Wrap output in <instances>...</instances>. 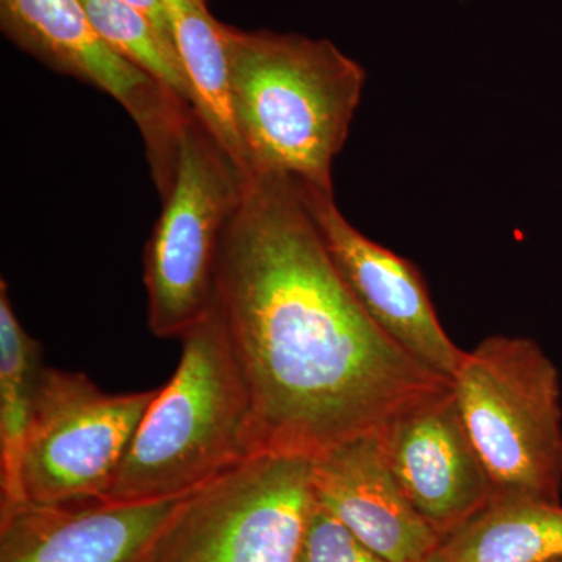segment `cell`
Segmentation results:
<instances>
[{
    "label": "cell",
    "mask_w": 562,
    "mask_h": 562,
    "mask_svg": "<svg viewBox=\"0 0 562 562\" xmlns=\"http://www.w3.org/2000/svg\"><path fill=\"white\" fill-rule=\"evenodd\" d=\"M0 27L36 60L120 102L138 125L155 183L165 192L194 109L111 49L80 0H0Z\"/></svg>",
    "instance_id": "obj_8"
},
{
    "label": "cell",
    "mask_w": 562,
    "mask_h": 562,
    "mask_svg": "<svg viewBox=\"0 0 562 562\" xmlns=\"http://www.w3.org/2000/svg\"><path fill=\"white\" fill-rule=\"evenodd\" d=\"M380 438L406 497L441 538L494 497L453 387L398 414Z\"/></svg>",
    "instance_id": "obj_10"
},
{
    "label": "cell",
    "mask_w": 562,
    "mask_h": 562,
    "mask_svg": "<svg viewBox=\"0 0 562 562\" xmlns=\"http://www.w3.org/2000/svg\"><path fill=\"white\" fill-rule=\"evenodd\" d=\"M561 558V503L492 497L468 522L443 536L427 562H550Z\"/></svg>",
    "instance_id": "obj_13"
},
{
    "label": "cell",
    "mask_w": 562,
    "mask_h": 562,
    "mask_svg": "<svg viewBox=\"0 0 562 562\" xmlns=\"http://www.w3.org/2000/svg\"><path fill=\"white\" fill-rule=\"evenodd\" d=\"M224 36L244 171L333 191V162L360 105L364 68L328 40L228 24Z\"/></svg>",
    "instance_id": "obj_2"
},
{
    "label": "cell",
    "mask_w": 562,
    "mask_h": 562,
    "mask_svg": "<svg viewBox=\"0 0 562 562\" xmlns=\"http://www.w3.org/2000/svg\"><path fill=\"white\" fill-rule=\"evenodd\" d=\"M297 188L328 257L361 308L417 361L452 380L465 351L442 327L419 269L357 231L336 205L335 192Z\"/></svg>",
    "instance_id": "obj_9"
},
{
    "label": "cell",
    "mask_w": 562,
    "mask_h": 562,
    "mask_svg": "<svg viewBox=\"0 0 562 562\" xmlns=\"http://www.w3.org/2000/svg\"><path fill=\"white\" fill-rule=\"evenodd\" d=\"M550 562H562V558H561V560H554V561H550Z\"/></svg>",
    "instance_id": "obj_19"
},
{
    "label": "cell",
    "mask_w": 562,
    "mask_h": 562,
    "mask_svg": "<svg viewBox=\"0 0 562 562\" xmlns=\"http://www.w3.org/2000/svg\"><path fill=\"white\" fill-rule=\"evenodd\" d=\"M452 387L494 497L561 503V375L541 346L491 336L465 351Z\"/></svg>",
    "instance_id": "obj_4"
},
{
    "label": "cell",
    "mask_w": 562,
    "mask_h": 562,
    "mask_svg": "<svg viewBox=\"0 0 562 562\" xmlns=\"http://www.w3.org/2000/svg\"><path fill=\"white\" fill-rule=\"evenodd\" d=\"M297 562H391L322 508L314 498Z\"/></svg>",
    "instance_id": "obj_17"
},
{
    "label": "cell",
    "mask_w": 562,
    "mask_h": 562,
    "mask_svg": "<svg viewBox=\"0 0 562 562\" xmlns=\"http://www.w3.org/2000/svg\"><path fill=\"white\" fill-rule=\"evenodd\" d=\"M155 394H110L87 373L46 366L22 450L21 502L105 497Z\"/></svg>",
    "instance_id": "obj_7"
},
{
    "label": "cell",
    "mask_w": 562,
    "mask_h": 562,
    "mask_svg": "<svg viewBox=\"0 0 562 562\" xmlns=\"http://www.w3.org/2000/svg\"><path fill=\"white\" fill-rule=\"evenodd\" d=\"M246 181L194 111L181 128L161 214L144 251L147 322L157 338L180 339L213 306L222 238Z\"/></svg>",
    "instance_id": "obj_5"
},
{
    "label": "cell",
    "mask_w": 562,
    "mask_h": 562,
    "mask_svg": "<svg viewBox=\"0 0 562 562\" xmlns=\"http://www.w3.org/2000/svg\"><path fill=\"white\" fill-rule=\"evenodd\" d=\"M313 492L322 508L391 562H427L441 542L395 479L380 435L314 457Z\"/></svg>",
    "instance_id": "obj_12"
},
{
    "label": "cell",
    "mask_w": 562,
    "mask_h": 562,
    "mask_svg": "<svg viewBox=\"0 0 562 562\" xmlns=\"http://www.w3.org/2000/svg\"><path fill=\"white\" fill-rule=\"evenodd\" d=\"M214 305L265 450L314 458L380 435L398 414L452 387L361 308L288 177L247 173L222 238Z\"/></svg>",
    "instance_id": "obj_1"
},
{
    "label": "cell",
    "mask_w": 562,
    "mask_h": 562,
    "mask_svg": "<svg viewBox=\"0 0 562 562\" xmlns=\"http://www.w3.org/2000/svg\"><path fill=\"white\" fill-rule=\"evenodd\" d=\"M125 2L131 3V5L138 9L140 13L146 14L158 33H160L161 38L165 40L166 44L177 54L171 25H169L168 18H166L165 7H162L161 0H125ZM177 57H179V55H177Z\"/></svg>",
    "instance_id": "obj_18"
},
{
    "label": "cell",
    "mask_w": 562,
    "mask_h": 562,
    "mask_svg": "<svg viewBox=\"0 0 562 562\" xmlns=\"http://www.w3.org/2000/svg\"><path fill=\"white\" fill-rule=\"evenodd\" d=\"M43 351L11 305L0 281V506L21 503L22 450L31 425L44 366Z\"/></svg>",
    "instance_id": "obj_15"
},
{
    "label": "cell",
    "mask_w": 562,
    "mask_h": 562,
    "mask_svg": "<svg viewBox=\"0 0 562 562\" xmlns=\"http://www.w3.org/2000/svg\"><path fill=\"white\" fill-rule=\"evenodd\" d=\"M161 2L171 25L177 55L190 80L195 114L244 169L231 106L224 22L211 14L209 0Z\"/></svg>",
    "instance_id": "obj_14"
},
{
    "label": "cell",
    "mask_w": 562,
    "mask_h": 562,
    "mask_svg": "<svg viewBox=\"0 0 562 562\" xmlns=\"http://www.w3.org/2000/svg\"><path fill=\"white\" fill-rule=\"evenodd\" d=\"M188 495L0 506V562H143Z\"/></svg>",
    "instance_id": "obj_11"
},
{
    "label": "cell",
    "mask_w": 562,
    "mask_h": 562,
    "mask_svg": "<svg viewBox=\"0 0 562 562\" xmlns=\"http://www.w3.org/2000/svg\"><path fill=\"white\" fill-rule=\"evenodd\" d=\"M106 44L194 109L190 80L176 52L146 14L125 0H80Z\"/></svg>",
    "instance_id": "obj_16"
},
{
    "label": "cell",
    "mask_w": 562,
    "mask_h": 562,
    "mask_svg": "<svg viewBox=\"0 0 562 562\" xmlns=\"http://www.w3.org/2000/svg\"><path fill=\"white\" fill-rule=\"evenodd\" d=\"M313 458L266 450L188 495L143 562H297Z\"/></svg>",
    "instance_id": "obj_6"
},
{
    "label": "cell",
    "mask_w": 562,
    "mask_h": 562,
    "mask_svg": "<svg viewBox=\"0 0 562 562\" xmlns=\"http://www.w3.org/2000/svg\"><path fill=\"white\" fill-rule=\"evenodd\" d=\"M176 372L144 414L105 502L183 497L266 452L217 306L180 338Z\"/></svg>",
    "instance_id": "obj_3"
}]
</instances>
